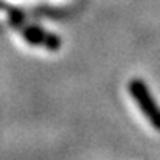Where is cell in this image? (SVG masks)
Instances as JSON below:
<instances>
[{
  "label": "cell",
  "mask_w": 160,
  "mask_h": 160,
  "mask_svg": "<svg viewBox=\"0 0 160 160\" xmlns=\"http://www.w3.org/2000/svg\"><path fill=\"white\" fill-rule=\"evenodd\" d=\"M2 9L8 16V23L20 33V36L31 45H39L50 52H58L61 48V39L53 33L41 28L39 25H28L25 23V16L20 9L2 5Z\"/></svg>",
  "instance_id": "1"
},
{
  "label": "cell",
  "mask_w": 160,
  "mask_h": 160,
  "mask_svg": "<svg viewBox=\"0 0 160 160\" xmlns=\"http://www.w3.org/2000/svg\"><path fill=\"white\" fill-rule=\"evenodd\" d=\"M128 90L135 100V103L138 104L143 115L149 120V123L160 131V107L154 101L148 86L142 79H131L128 84Z\"/></svg>",
  "instance_id": "2"
}]
</instances>
